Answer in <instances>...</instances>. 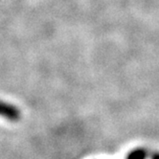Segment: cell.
<instances>
[{
	"label": "cell",
	"mask_w": 159,
	"mask_h": 159,
	"mask_svg": "<svg viewBox=\"0 0 159 159\" xmlns=\"http://www.w3.org/2000/svg\"><path fill=\"white\" fill-rule=\"evenodd\" d=\"M147 153L144 150L138 149V150H134L131 152L129 153L127 156V159H146Z\"/></svg>",
	"instance_id": "cell-2"
},
{
	"label": "cell",
	"mask_w": 159,
	"mask_h": 159,
	"mask_svg": "<svg viewBox=\"0 0 159 159\" xmlns=\"http://www.w3.org/2000/svg\"><path fill=\"white\" fill-rule=\"evenodd\" d=\"M0 116L10 121H17L20 118V111L16 107L0 101Z\"/></svg>",
	"instance_id": "cell-1"
},
{
	"label": "cell",
	"mask_w": 159,
	"mask_h": 159,
	"mask_svg": "<svg viewBox=\"0 0 159 159\" xmlns=\"http://www.w3.org/2000/svg\"><path fill=\"white\" fill-rule=\"evenodd\" d=\"M152 159H159V153H155V154H153Z\"/></svg>",
	"instance_id": "cell-3"
}]
</instances>
